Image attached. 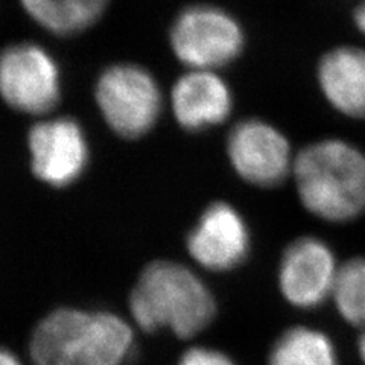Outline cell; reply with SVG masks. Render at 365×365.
I'll use <instances>...</instances> for the list:
<instances>
[{
	"label": "cell",
	"mask_w": 365,
	"mask_h": 365,
	"mask_svg": "<svg viewBox=\"0 0 365 365\" xmlns=\"http://www.w3.org/2000/svg\"><path fill=\"white\" fill-rule=\"evenodd\" d=\"M292 174L302 205L315 218L342 224L365 212V153L356 145L315 140L297 153Z\"/></svg>",
	"instance_id": "cell-1"
},
{
	"label": "cell",
	"mask_w": 365,
	"mask_h": 365,
	"mask_svg": "<svg viewBox=\"0 0 365 365\" xmlns=\"http://www.w3.org/2000/svg\"><path fill=\"white\" fill-rule=\"evenodd\" d=\"M130 324L110 312L58 309L31 338L36 365H122L133 350Z\"/></svg>",
	"instance_id": "cell-2"
},
{
	"label": "cell",
	"mask_w": 365,
	"mask_h": 365,
	"mask_svg": "<svg viewBox=\"0 0 365 365\" xmlns=\"http://www.w3.org/2000/svg\"><path fill=\"white\" fill-rule=\"evenodd\" d=\"M130 309L145 330L166 327L180 338H190L209 326L216 306L209 288L190 269L160 260L143 269Z\"/></svg>",
	"instance_id": "cell-3"
},
{
	"label": "cell",
	"mask_w": 365,
	"mask_h": 365,
	"mask_svg": "<svg viewBox=\"0 0 365 365\" xmlns=\"http://www.w3.org/2000/svg\"><path fill=\"white\" fill-rule=\"evenodd\" d=\"M96 102L108 127L125 139L150 131L162 113V91L154 76L135 64H114L101 73Z\"/></svg>",
	"instance_id": "cell-4"
},
{
	"label": "cell",
	"mask_w": 365,
	"mask_h": 365,
	"mask_svg": "<svg viewBox=\"0 0 365 365\" xmlns=\"http://www.w3.org/2000/svg\"><path fill=\"white\" fill-rule=\"evenodd\" d=\"M170 46L177 58L195 71H210L236 60L245 46L239 21L210 5L181 11L170 28Z\"/></svg>",
	"instance_id": "cell-5"
},
{
	"label": "cell",
	"mask_w": 365,
	"mask_h": 365,
	"mask_svg": "<svg viewBox=\"0 0 365 365\" xmlns=\"http://www.w3.org/2000/svg\"><path fill=\"white\" fill-rule=\"evenodd\" d=\"M0 96L17 111L49 113L61 96L58 64L38 44L8 46L0 52Z\"/></svg>",
	"instance_id": "cell-6"
},
{
	"label": "cell",
	"mask_w": 365,
	"mask_h": 365,
	"mask_svg": "<svg viewBox=\"0 0 365 365\" xmlns=\"http://www.w3.org/2000/svg\"><path fill=\"white\" fill-rule=\"evenodd\" d=\"M227 153L237 175L259 187L282 185L295 160L288 137L260 119L236 123L228 134Z\"/></svg>",
	"instance_id": "cell-7"
},
{
	"label": "cell",
	"mask_w": 365,
	"mask_h": 365,
	"mask_svg": "<svg viewBox=\"0 0 365 365\" xmlns=\"http://www.w3.org/2000/svg\"><path fill=\"white\" fill-rule=\"evenodd\" d=\"M339 267L334 250L319 237L295 239L280 260V292L294 307L315 309L332 299Z\"/></svg>",
	"instance_id": "cell-8"
},
{
	"label": "cell",
	"mask_w": 365,
	"mask_h": 365,
	"mask_svg": "<svg viewBox=\"0 0 365 365\" xmlns=\"http://www.w3.org/2000/svg\"><path fill=\"white\" fill-rule=\"evenodd\" d=\"M32 173L55 187L76 181L88 162L84 130L71 118H56L34 125L29 131Z\"/></svg>",
	"instance_id": "cell-9"
},
{
	"label": "cell",
	"mask_w": 365,
	"mask_h": 365,
	"mask_svg": "<svg viewBox=\"0 0 365 365\" xmlns=\"http://www.w3.org/2000/svg\"><path fill=\"white\" fill-rule=\"evenodd\" d=\"M190 256L212 271L239 267L250 251V230L242 215L227 202L209 205L187 239Z\"/></svg>",
	"instance_id": "cell-10"
},
{
	"label": "cell",
	"mask_w": 365,
	"mask_h": 365,
	"mask_svg": "<svg viewBox=\"0 0 365 365\" xmlns=\"http://www.w3.org/2000/svg\"><path fill=\"white\" fill-rule=\"evenodd\" d=\"M317 83L327 104L350 119H365V49L342 44L317 64Z\"/></svg>",
	"instance_id": "cell-11"
},
{
	"label": "cell",
	"mask_w": 365,
	"mask_h": 365,
	"mask_svg": "<svg viewBox=\"0 0 365 365\" xmlns=\"http://www.w3.org/2000/svg\"><path fill=\"white\" fill-rule=\"evenodd\" d=\"M173 108L182 128L202 131L228 119L233 110V96L218 75L210 71H193L175 83Z\"/></svg>",
	"instance_id": "cell-12"
},
{
	"label": "cell",
	"mask_w": 365,
	"mask_h": 365,
	"mask_svg": "<svg viewBox=\"0 0 365 365\" xmlns=\"http://www.w3.org/2000/svg\"><path fill=\"white\" fill-rule=\"evenodd\" d=\"M110 0H20L28 16L55 36L83 32L106 13Z\"/></svg>",
	"instance_id": "cell-13"
},
{
	"label": "cell",
	"mask_w": 365,
	"mask_h": 365,
	"mask_svg": "<svg viewBox=\"0 0 365 365\" xmlns=\"http://www.w3.org/2000/svg\"><path fill=\"white\" fill-rule=\"evenodd\" d=\"M268 365H339V358L334 341L323 330L295 326L274 342Z\"/></svg>",
	"instance_id": "cell-14"
},
{
	"label": "cell",
	"mask_w": 365,
	"mask_h": 365,
	"mask_svg": "<svg viewBox=\"0 0 365 365\" xmlns=\"http://www.w3.org/2000/svg\"><path fill=\"white\" fill-rule=\"evenodd\" d=\"M332 300L349 324L365 330V257H353L339 267Z\"/></svg>",
	"instance_id": "cell-15"
},
{
	"label": "cell",
	"mask_w": 365,
	"mask_h": 365,
	"mask_svg": "<svg viewBox=\"0 0 365 365\" xmlns=\"http://www.w3.org/2000/svg\"><path fill=\"white\" fill-rule=\"evenodd\" d=\"M178 365H236L232 358H228L225 353L204 349V347H195L187 350L185 355L181 356Z\"/></svg>",
	"instance_id": "cell-16"
},
{
	"label": "cell",
	"mask_w": 365,
	"mask_h": 365,
	"mask_svg": "<svg viewBox=\"0 0 365 365\" xmlns=\"http://www.w3.org/2000/svg\"><path fill=\"white\" fill-rule=\"evenodd\" d=\"M353 23H355V26L362 36H365V0H362L353 9Z\"/></svg>",
	"instance_id": "cell-17"
},
{
	"label": "cell",
	"mask_w": 365,
	"mask_h": 365,
	"mask_svg": "<svg viewBox=\"0 0 365 365\" xmlns=\"http://www.w3.org/2000/svg\"><path fill=\"white\" fill-rule=\"evenodd\" d=\"M0 365H21L14 353L0 349Z\"/></svg>",
	"instance_id": "cell-18"
},
{
	"label": "cell",
	"mask_w": 365,
	"mask_h": 365,
	"mask_svg": "<svg viewBox=\"0 0 365 365\" xmlns=\"http://www.w3.org/2000/svg\"><path fill=\"white\" fill-rule=\"evenodd\" d=\"M358 351H359V356L365 365V330H362V335L359 336L358 341Z\"/></svg>",
	"instance_id": "cell-19"
}]
</instances>
